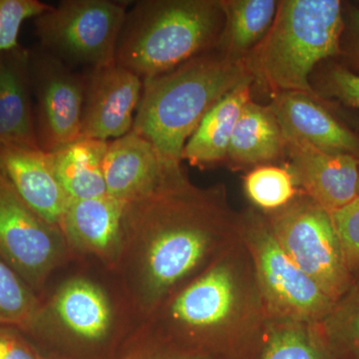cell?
<instances>
[{
    "mask_svg": "<svg viewBox=\"0 0 359 359\" xmlns=\"http://www.w3.org/2000/svg\"><path fill=\"white\" fill-rule=\"evenodd\" d=\"M241 212L224 185L201 188L183 169L146 197L125 204L114 269L145 321L240 238Z\"/></svg>",
    "mask_w": 359,
    "mask_h": 359,
    "instance_id": "1",
    "label": "cell"
},
{
    "mask_svg": "<svg viewBox=\"0 0 359 359\" xmlns=\"http://www.w3.org/2000/svg\"><path fill=\"white\" fill-rule=\"evenodd\" d=\"M268 311L242 238L156 309L142 332L226 359L261 344Z\"/></svg>",
    "mask_w": 359,
    "mask_h": 359,
    "instance_id": "2",
    "label": "cell"
},
{
    "mask_svg": "<svg viewBox=\"0 0 359 359\" xmlns=\"http://www.w3.org/2000/svg\"><path fill=\"white\" fill-rule=\"evenodd\" d=\"M249 80L254 78L245 60L200 54L144 80L132 132L150 142L165 159L181 164L187 141L205 114Z\"/></svg>",
    "mask_w": 359,
    "mask_h": 359,
    "instance_id": "3",
    "label": "cell"
},
{
    "mask_svg": "<svg viewBox=\"0 0 359 359\" xmlns=\"http://www.w3.org/2000/svg\"><path fill=\"white\" fill-rule=\"evenodd\" d=\"M224 25L223 1L218 0L135 1L127 11L115 63L144 81L219 43Z\"/></svg>",
    "mask_w": 359,
    "mask_h": 359,
    "instance_id": "4",
    "label": "cell"
},
{
    "mask_svg": "<svg viewBox=\"0 0 359 359\" xmlns=\"http://www.w3.org/2000/svg\"><path fill=\"white\" fill-rule=\"evenodd\" d=\"M344 30L339 0H283L261 43L245 59L254 82L276 94L318 98L309 75L318 63L341 53Z\"/></svg>",
    "mask_w": 359,
    "mask_h": 359,
    "instance_id": "5",
    "label": "cell"
},
{
    "mask_svg": "<svg viewBox=\"0 0 359 359\" xmlns=\"http://www.w3.org/2000/svg\"><path fill=\"white\" fill-rule=\"evenodd\" d=\"M241 238L254 264L269 318L320 323L335 302L280 247L257 209L241 212Z\"/></svg>",
    "mask_w": 359,
    "mask_h": 359,
    "instance_id": "6",
    "label": "cell"
},
{
    "mask_svg": "<svg viewBox=\"0 0 359 359\" xmlns=\"http://www.w3.org/2000/svg\"><path fill=\"white\" fill-rule=\"evenodd\" d=\"M128 2L65 0L34 18L39 46L75 69L114 65Z\"/></svg>",
    "mask_w": 359,
    "mask_h": 359,
    "instance_id": "7",
    "label": "cell"
},
{
    "mask_svg": "<svg viewBox=\"0 0 359 359\" xmlns=\"http://www.w3.org/2000/svg\"><path fill=\"white\" fill-rule=\"evenodd\" d=\"M264 214L287 256L332 301L351 289L354 282L330 212L302 192L282 209Z\"/></svg>",
    "mask_w": 359,
    "mask_h": 359,
    "instance_id": "8",
    "label": "cell"
},
{
    "mask_svg": "<svg viewBox=\"0 0 359 359\" xmlns=\"http://www.w3.org/2000/svg\"><path fill=\"white\" fill-rule=\"evenodd\" d=\"M62 231L25 204L0 169V257L39 289L63 259Z\"/></svg>",
    "mask_w": 359,
    "mask_h": 359,
    "instance_id": "9",
    "label": "cell"
},
{
    "mask_svg": "<svg viewBox=\"0 0 359 359\" xmlns=\"http://www.w3.org/2000/svg\"><path fill=\"white\" fill-rule=\"evenodd\" d=\"M29 51L37 143L54 152L81 138L86 75L40 46Z\"/></svg>",
    "mask_w": 359,
    "mask_h": 359,
    "instance_id": "10",
    "label": "cell"
},
{
    "mask_svg": "<svg viewBox=\"0 0 359 359\" xmlns=\"http://www.w3.org/2000/svg\"><path fill=\"white\" fill-rule=\"evenodd\" d=\"M81 138L110 142L130 133L143 90V80L111 65L85 73Z\"/></svg>",
    "mask_w": 359,
    "mask_h": 359,
    "instance_id": "11",
    "label": "cell"
},
{
    "mask_svg": "<svg viewBox=\"0 0 359 359\" xmlns=\"http://www.w3.org/2000/svg\"><path fill=\"white\" fill-rule=\"evenodd\" d=\"M285 141L290 172L311 200L332 212L358 197V158L327 152L304 141Z\"/></svg>",
    "mask_w": 359,
    "mask_h": 359,
    "instance_id": "12",
    "label": "cell"
},
{
    "mask_svg": "<svg viewBox=\"0 0 359 359\" xmlns=\"http://www.w3.org/2000/svg\"><path fill=\"white\" fill-rule=\"evenodd\" d=\"M181 169L132 131L109 142L103 162L107 195L123 203L146 197Z\"/></svg>",
    "mask_w": 359,
    "mask_h": 359,
    "instance_id": "13",
    "label": "cell"
},
{
    "mask_svg": "<svg viewBox=\"0 0 359 359\" xmlns=\"http://www.w3.org/2000/svg\"><path fill=\"white\" fill-rule=\"evenodd\" d=\"M0 169L26 205L61 229L71 199L56 177L50 153L40 148L2 145Z\"/></svg>",
    "mask_w": 359,
    "mask_h": 359,
    "instance_id": "14",
    "label": "cell"
},
{
    "mask_svg": "<svg viewBox=\"0 0 359 359\" xmlns=\"http://www.w3.org/2000/svg\"><path fill=\"white\" fill-rule=\"evenodd\" d=\"M285 139L311 144L320 150L359 159V136L344 126L316 98L302 92H283L269 105Z\"/></svg>",
    "mask_w": 359,
    "mask_h": 359,
    "instance_id": "15",
    "label": "cell"
},
{
    "mask_svg": "<svg viewBox=\"0 0 359 359\" xmlns=\"http://www.w3.org/2000/svg\"><path fill=\"white\" fill-rule=\"evenodd\" d=\"M125 204L109 195L71 200L61 224L67 244L100 257L114 269L122 245Z\"/></svg>",
    "mask_w": 359,
    "mask_h": 359,
    "instance_id": "16",
    "label": "cell"
},
{
    "mask_svg": "<svg viewBox=\"0 0 359 359\" xmlns=\"http://www.w3.org/2000/svg\"><path fill=\"white\" fill-rule=\"evenodd\" d=\"M39 148L35 133L30 51L20 46L0 55V146Z\"/></svg>",
    "mask_w": 359,
    "mask_h": 359,
    "instance_id": "17",
    "label": "cell"
},
{
    "mask_svg": "<svg viewBox=\"0 0 359 359\" xmlns=\"http://www.w3.org/2000/svg\"><path fill=\"white\" fill-rule=\"evenodd\" d=\"M254 80H249L224 96L201 121L184 147L182 161L207 167L226 159L233 129L245 104L250 100Z\"/></svg>",
    "mask_w": 359,
    "mask_h": 359,
    "instance_id": "18",
    "label": "cell"
},
{
    "mask_svg": "<svg viewBox=\"0 0 359 359\" xmlns=\"http://www.w3.org/2000/svg\"><path fill=\"white\" fill-rule=\"evenodd\" d=\"M285 150V137L273 111L250 100L233 129L226 159L238 167L262 166Z\"/></svg>",
    "mask_w": 359,
    "mask_h": 359,
    "instance_id": "19",
    "label": "cell"
},
{
    "mask_svg": "<svg viewBox=\"0 0 359 359\" xmlns=\"http://www.w3.org/2000/svg\"><path fill=\"white\" fill-rule=\"evenodd\" d=\"M52 309L70 332L87 341L104 339L112 325V309L105 294L94 283L81 278L61 287Z\"/></svg>",
    "mask_w": 359,
    "mask_h": 359,
    "instance_id": "20",
    "label": "cell"
},
{
    "mask_svg": "<svg viewBox=\"0 0 359 359\" xmlns=\"http://www.w3.org/2000/svg\"><path fill=\"white\" fill-rule=\"evenodd\" d=\"M109 142L80 138L49 152L59 183L71 200L107 195L103 162Z\"/></svg>",
    "mask_w": 359,
    "mask_h": 359,
    "instance_id": "21",
    "label": "cell"
},
{
    "mask_svg": "<svg viewBox=\"0 0 359 359\" xmlns=\"http://www.w3.org/2000/svg\"><path fill=\"white\" fill-rule=\"evenodd\" d=\"M280 1L226 0L223 1L226 25L219 44L231 60H245L261 43L271 27Z\"/></svg>",
    "mask_w": 359,
    "mask_h": 359,
    "instance_id": "22",
    "label": "cell"
},
{
    "mask_svg": "<svg viewBox=\"0 0 359 359\" xmlns=\"http://www.w3.org/2000/svg\"><path fill=\"white\" fill-rule=\"evenodd\" d=\"M254 359H332L318 323L269 318Z\"/></svg>",
    "mask_w": 359,
    "mask_h": 359,
    "instance_id": "23",
    "label": "cell"
},
{
    "mask_svg": "<svg viewBox=\"0 0 359 359\" xmlns=\"http://www.w3.org/2000/svg\"><path fill=\"white\" fill-rule=\"evenodd\" d=\"M318 327L332 359H359V283L335 302Z\"/></svg>",
    "mask_w": 359,
    "mask_h": 359,
    "instance_id": "24",
    "label": "cell"
},
{
    "mask_svg": "<svg viewBox=\"0 0 359 359\" xmlns=\"http://www.w3.org/2000/svg\"><path fill=\"white\" fill-rule=\"evenodd\" d=\"M42 309L29 285L0 257V325L33 330Z\"/></svg>",
    "mask_w": 359,
    "mask_h": 359,
    "instance_id": "25",
    "label": "cell"
},
{
    "mask_svg": "<svg viewBox=\"0 0 359 359\" xmlns=\"http://www.w3.org/2000/svg\"><path fill=\"white\" fill-rule=\"evenodd\" d=\"M244 189L248 199L263 212L278 211L299 195L290 170L271 165L257 166L247 174Z\"/></svg>",
    "mask_w": 359,
    "mask_h": 359,
    "instance_id": "26",
    "label": "cell"
},
{
    "mask_svg": "<svg viewBox=\"0 0 359 359\" xmlns=\"http://www.w3.org/2000/svg\"><path fill=\"white\" fill-rule=\"evenodd\" d=\"M50 7L39 0H0V55L20 46L18 35L25 20Z\"/></svg>",
    "mask_w": 359,
    "mask_h": 359,
    "instance_id": "27",
    "label": "cell"
},
{
    "mask_svg": "<svg viewBox=\"0 0 359 359\" xmlns=\"http://www.w3.org/2000/svg\"><path fill=\"white\" fill-rule=\"evenodd\" d=\"M342 256L353 282L359 278V197L330 212Z\"/></svg>",
    "mask_w": 359,
    "mask_h": 359,
    "instance_id": "28",
    "label": "cell"
},
{
    "mask_svg": "<svg viewBox=\"0 0 359 359\" xmlns=\"http://www.w3.org/2000/svg\"><path fill=\"white\" fill-rule=\"evenodd\" d=\"M136 344L120 359H226L139 332Z\"/></svg>",
    "mask_w": 359,
    "mask_h": 359,
    "instance_id": "29",
    "label": "cell"
},
{
    "mask_svg": "<svg viewBox=\"0 0 359 359\" xmlns=\"http://www.w3.org/2000/svg\"><path fill=\"white\" fill-rule=\"evenodd\" d=\"M323 93L359 109V74L344 66L335 65L325 73Z\"/></svg>",
    "mask_w": 359,
    "mask_h": 359,
    "instance_id": "30",
    "label": "cell"
},
{
    "mask_svg": "<svg viewBox=\"0 0 359 359\" xmlns=\"http://www.w3.org/2000/svg\"><path fill=\"white\" fill-rule=\"evenodd\" d=\"M13 327L0 325V359H42Z\"/></svg>",
    "mask_w": 359,
    "mask_h": 359,
    "instance_id": "31",
    "label": "cell"
},
{
    "mask_svg": "<svg viewBox=\"0 0 359 359\" xmlns=\"http://www.w3.org/2000/svg\"><path fill=\"white\" fill-rule=\"evenodd\" d=\"M348 25V55L353 65L359 68V7L354 6L349 8Z\"/></svg>",
    "mask_w": 359,
    "mask_h": 359,
    "instance_id": "32",
    "label": "cell"
},
{
    "mask_svg": "<svg viewBox=\"0 0 359 359\" xmlns=\"http://www.w3.org/2000/svg\"><path fill=\"white\" fill-rule=\"evenodd\" d=\"M358 196L359 197V176H358Z\"/></svg>",
    "mask_w": 359,
    "mask_h": 359,
    "instance_id": "33",
    "label": "cell"
},
{
    "mask_svg": "<svg viewBox=\"0 0 359 359\" xmlns=\"http://www.w3.org/2000/svg\"><path fill=\"white\" fill-rule=\"evenodd\" d=\"M354 283H359V278H358V280H356V282Z\"/></svg>",
    "mask_w": 359,
    "mask_h": 359,
    "instance_id": "34",
    "label": "cell"
},
{
    "mask_svg": "<svg viewBox=\"0 0 359 359\" xmlns=\"http://www.w3.org/2000/svg\"><path fill=\"white\" fill-rule=\"evenodd\" d=\"M42 359H48V358H42Z\"/></svg>",
    "mask_w": 359,
    "mask_h": 359,
    "instance_id": "35",
    "label": "cell"
},
{
    "mask_svg": "<svg viewBox=\"0 0 359 359\" xmlns=\"http://www.w3.org/2000/svg\"><path fill=\"white\" fill-rule=\"evenodd\" d=\"M358 6H359V1L358 2Z\"/></svg>",
    "mask_w": 359,
    "mask_h": 359,
    "instance_id": "36",
    "label": "cell"
}]
</instances>
